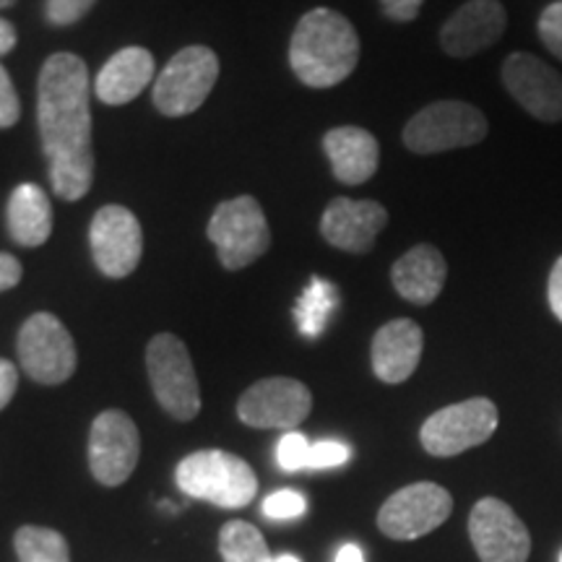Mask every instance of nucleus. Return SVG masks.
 <instances>
[{
  "mask_svg": "<svg viewBox=\"0 0 562 562\" xmlns=\"http://www.w3.org/2000/svg\"><path fill=\"white\" fill-rule=\"evenodd\" d=\"M19 562H70L68 542L63 533L42 526H21L13 537Z\"/></svg>",
  "mask_w": 562,
  "mask_h": 562,
  "instance_id": "obj_25",
  "label": "nucleus"
},
{
  "mask_svg": "<svg viewBox=\"0 0 562 562\" xmlns=\"http://www.w3.org/2000/svg\"><path fill=\"white\" fill-rule=\"evenodd\" d=\"M547 300H550V311L554 318L562 323V256L554 261L547 281Z\"/></svg>",
  "mask_w": 562,
  "mask_h": 562,
  "instance_id": "obj_33",
  "label": "nucleus"
},
{
  "mask_svg": "<svg viewBox=\"0 0 562 562\" xmlns=\"http://www.w3.org/2000/svg\"><path fill=\"white\" fill-rule=\"evenodd\" d=\"M497 406L490 398H469V402L451 404L446 409L427 417L419 430L422 448L438 459H451L469 448L487 442L497 430Z\"/></svg>",
  "mask_w": 562,
  "mask_h": 562,
  "instance_id": "obj_9",
  "label": "nucleus"
},
{
  "mask_svg": "<svg viewBox=\"0 0 562 562\" xmlns=\"http://www.w3.org/2000/svg\"><path fill=\"white\" fill-rule=\"evenodd\" d=\"M503 87L531 117L562 123V76L537 55H508L503 63Z\"/></svg>",
  "mask_w": 562,
  "mask_h": 562,
  "instance_id": "obj_15",
  "label": "nucleus"
},
{
  "mask_svg": "<svg viewBox=\"0 0 562 562\" xmlns=\"http://www.w3.org/2000/svg\"><path fill=\"white\" fill-rule=\"evenodd\" d=\"M336 307H339V290L334 281L313 277L294 305V323H297L300 334L307 339H318L326 331Z\"/></svg>",
  "mask_w": 562,
  "mask_h": 562,
  "instance_id": "obj_23",
  "label": "nucleus"
},
{
  "mask_svg": "<svg viewBox=\"0 0 562 562\" xmlns=\"http://www.w3.org/2000/svg\"><path fill=\"white\" fill-rule=\"evenodd\" d=\"M19 362L32 381L60 385L76 372L79 355L68 328L53 313H34L19 331Z\"/></svg>",
  "mask_w": 562,
  "mask_h": 562,
  "instance_id": "obj_8",
  "label": "nucleus"
},
{
  "mask_svg": "<svg viewBox=\"0 0 562 562\" xmlns=\"http://www.w3.org/2000/svg\"><path fill=\"white\" fill-rule=\"evenodd\" d=\"M273 562H300L294 554H279V558H273Z\"/></svg>",
  "mask_w": 562,
  "mask_h": 562,
  "instance_id": "obj_38",
  "label": "nucleus"
},
{
  "mask_svg": "<svg viewBox=\"0 0 562 562\" xmlns=\"http://www.w3.org/2000/svg\"><path fill=\"white\" fill-rule=\"evenodd\" d=\"M323 149L331 161L334 178L344 186H362L378 172L381 165V146L370 131L357 125H341L323 136Z\"/></svg>",
  "mask_w": 562,
  "mask_h": 562,
  "instance_id": "obj_19",
  "label": "nucleus"
},
{
  "mask_svg": "<svg viewBox=\"0 0 562 562\" xmlns=\"http://www.w3.org/2000/svg\"><path fill=\"white\" fill-rule=\"evenodd\" d=\"M422 3L425 0H381V9L396 24H409V21L419 16Z\"/></svg>",
  "mask_w": 562,
  "mask_h": 562,
  "instance_id": "obj_32",
  "label": "nucleus"
},
{
  "mask_svg": "<svg viewBox=\"0 0 562 562\" xmlns=\"http://www.w3.org/2000/svg\"><path fill=\"white\" fill-rule=\"evenodd\" d=\"M448 279V263L432 245H414L391 269L393 290L412 305H432Z\"/></svg>",
  "mask_w": 562,
  "mask_h": 562,
  "instance_id": "obj_20",
  "label": "nucleus"
},
{
  "mask_svg": "<svg viewBox=\"0 0 562 562\" xmlns=\"http://www.w3.org/2000/svg\"><path fill=\"white\" fill-rule=\"evenodd\" d=\"M469 537L482 562H526L531 537L508 503L484 497L469 516Z\"/></svg>",
  "mask_w": 562,
  "mask_h": 562,
  "instance_id": "obj_14",
  "label": "nucleus"
},
{
  "mask_svg": "<svg viewBox=\"0 0 562 562\" xmlns=\"http://www.w3.org/2000/svg\"><path fill=\"white\" fill-rule=\"evenodd\" d=\"M178 487L193 501H206L220 508H245L258 495V476L240 456L209 448L195 451L178 463Z\"/></svg>",
  "mask_w": 562,
  "mask_h": 562,
  "instance_id": "obj_3",
  "label": "nucleus"
},
{
  "mask_svg": "<svg viewBox=\"0 0 562 562\" xmlns=\"http://www.w3.org/2000/svg\"><path fill=\"white\" fill-rule=\"evenodd\" d=\"M97 0H47L45 16L55 26H70L91 11Z\"/></svg>",
  "mask_w": 562,
  "mask_h": 562,
  "instance_id": "obj_30",
  "label": "nucleus"
},
{
  "mask_svg": "<svg viewBox=\"0 0 562 562\" xmlns=\"http://www.w3.org/2000/svg\"><path fill=\"white\" fill-rule=\"evenodd\" d=\"M307 451H311V442L297 430L281 435L277 446V463L284 472H302L307 463Z\"/></svg>",
  "mask_w": 562,
  "mask_h": 562,
  "instance_id": "obj_27",
  "label": "nucleus"
},
{
  "mask_svg": "<svg viewBox=\"0 0 562 562\" xmlns=\"http://www.w3.org/2000/svg\"><path fill=\"white\" fill-rule=\"evenodd\" d=\"M263 513L271 521H292L307 513V497L297 490H277L263 501Z\"/></svg>",
  "mask_w": 562,
  "mask_h": 562,
  "instance_id": "obj_26",
  "label": "nucleus"
},
{
  "mask_svg": "<svg viewBox=\"0 0 562 562\" xmlns=\"http://www.w3.org/2000/svg\"><path fill=\"white\" fill-rule=\"evenodd\" d=\"M138 427L121 409H108L94 419L89 432V469L104 487H121L138 467Z\"/></svg>",
  "mask_w": 562,
  "mask_h": 562,
  "instance_id": "obj_12",
  "label": "nucleus"
},
{
  "mask_svg": "<svg viewBox=\"0 0 562 562\" xmlns=\"http://www.w3.org/2000/svg\"><path fill=\"white\" fill-rule=\"evenodd\" d=\"M334 562H364V554L357 544H344L339 552H336Z\"/></svg>",
  "mask_w": 562,
  "mask_h": 562,
  "instance_id": "obj_37",
  "label": "nucleus"
},
{
  "mask_svg": "<svg viewBox=\"0 0 562 562\" xmlns=\"http://www.w3.org/2000/svg\"><path fill=\"white\" fill-rule=\"evenodd\" d=\"M508 13L501 0H469L440 30V47L451 58H472L501 42Z\"/></svg>",
  "mask_w": 562,
  "mask_h": 562,
  "instance_id": "obj_17",
  "label": "nucleus"
},
{
  "mask_svg": "<svg viewBox=\"0 0 562 562\" xmlns=\"http://www.w3.org/2000/svg\"><path fill=\"white\" fill-rule=\"evenodd\" d=\"M19 389V370L9 360H0V412L11 404Z\"/></svg>",
  "mask_w": 562,
  "mask_h": 562,
  "instance_id": "obj_34",
  "label": "nucleus"
},
{
  "mask_svg": "<svg viewBox=\"0 0 562 562\" xmlns=\"http://www.w3.org/2000/svg\"><path fill=\"white\" fill-rule=\"evenodd\" d=\"M313 409V393L294 378H263L237 402V417L256 430H297Z\"/></svg>",
  "mask_w": 562,
  "mask_h": 562,
  "instance_id": "obj_11",
  "label": "nucleus"
},
{
  "mask_svg": "<svg viewBox=\"0 0 562 562\" xmlns=\"http://www.w3.org/2000/svg\"><path fill=\"white\" fill-rule=\"evenodd\" d=\"M220 263L227 271H243L271 248V229L266 214L252 195L224 201L211 214L206 227Z\"/></svg>",
  "mask_w": 562,
  "mask_h": 562,
  "instance_id": "obj_4",
  "label": "nucleus"
},
{
  "mask_svg": "<svg viewBox=\"0 0 562 562\" xmlns=\"http://www.w3.org/2000/svg\"><path fill=\"white\" fill-rule=\"evenodd\" d=\"M385 224H389V211L378 201L334 199L321 216V235L334 248L364 256L375 248Z\"/></svg>",
  "mask_w": 562,
  "mask_h": 562,
  "instance_id": "obj_16",
  "label": "nucleus"
},
{
  "mask_svg": "<svg viewBox=\"0 0 562 562\" xmlns=\"http://www.w3.org/2000/svg\"><path fill=\"white\" fill-rule=\"evenodd\" d=\"M19 42V34H16V26L11 24V21H5L0 16V55H9L13 47H16Z\"/></svg>",
  "mask_w": 562,
  "mask_h": 562,
  "instance_id": "obj_36",
  "label": "nucleus"
},
{
  "mask_svg": "<svg viewBox=\"0 0 562 562\" xmlns=\"http://www.w3.org/2000/svg\"><path fill=\"white\" fill-rule=\"evenodd\" d=\"M146 370L151 391L170 417L191 422L201 412V389L186 341L172 334H157L146 347Z\"/></svg>",
  "mask_w": 562,
  "mask_h": 562,
  "instance_id": "obj_6",
  "label": "nucleus"
},
{
  "mask_svg": "<svg viewBox=\"0 0 562 562\" xmlns=\"http://www.w3.org/2000/svg\"><path fill=\"white\" fill-rule=\"evenodd\" d=\"M451 492L435 482H417L393 492L378 513V529L396 542H414L451 518Z\"/></svg>",
  "mask_w": 562,
  "mask_h": 562,
  "instance_id": "obj_10",
  "label": "nucleus"
},
{
  "mask_svg": "<svg viewBox=\"0 0 562 562\" xmlns=\"http://www.w3.org/2000/svg\"><path fill=\"white\" fill-rule=\"evenodd\" d=\"M21 117V102L9 70L0 66V128H13Z\"/></svg>",
  "mask_w": 562,
  "mask_h": 562,
  "instance_id": "obj_31",
  "label": "nucleus"
},
{
  "mask_svg": "<svg viewBox=\"0 0 562 562\" xmlns=\"http://www.w3.org/2000/svg\"><path fill=\"white\" fill-rule=\"evenodd\" d=\"M360 63V34L334 9H313L297 21L290 42V66L311 89L347 81Z\"/></svg>",
  "mask_w": 562,
  "mask_h": 562,
  "instance_id": "obj_2",
  "label": "nucleus"
},
{
  "mask_svg": "<svg viewBox=\"0 0 562 562\" xmlns=\"http://www.w3.org/2000/svg\"><path fill=\"white\" fill-rule=\"evenodd\" d=\"M157 79L154 55L146 47H123L104 63L94 81V94L104 104H128Z\"/></svg>",
  "mask_w": 562,
  "mask_h": 562,
  "instance_id": "obj_21",
  "label": "nucleus"
},
{
  "mask_svg": "<svg viewBox=\"0 0 562 562\" xmlns=\"http://www.w3.org/2000/svg\"><path fill=\"white\" fill-rule=\"evenodd\" d=\"M490 125L482 110L461 100L427 104L406 123L404 146L414 154H442L482 144Z\"/></svg>",
  "mask_w": 562,
  "mask_h": 562,
  "instance_id": "obj_5",
  "label": "nucleus"
},
{
  "mask_svg": "<svg viewBox=\"0 0 562 562\" xmlns=\"http://www.w3.org/2000/svg\"><path fill=\"white\" fill-rule=\"evenodd\" d=\"M220 79V58L211 47L193 45L172 55L154 79L151 100L161 115L186 117L209 100Z\"/></svg>",
  "mask_w": 562,
  "mask_h": 562,
  "instance_id": "obj_7",
  "label": "nucleus"
},
{
  "mask_svg": "<svg viewBox=\"0 0 562 562\" xmlns=\"http://www.w3.org/2000/svg\"><path fill=\"white\" fill-rule=\"evenodd\" d=\"M220 552L224 562H273L263 533L248 521H229L222 526Z\"/></svg>",
  "mask_w": 562,
  "mask_h": 562,
  "instance_id": "obj_24",
  "label": "nucleus"
},
{
  "mask_svg": "<svg viewBox=\"0 0 562 562\" xmlns=\"http://www.w3.org/2000/svg\"><path fill=\"white\" fill-rule=\"evenodd\" d=\"M91 79L79 55L55 53L45 60L37 83V123L53 191L79 201L94 180L91 149Z\"/></svg>",
  "mask_w": 562,
  "mask_h": 562,
  "instance_id": "obj_1",
  "label": "nucleus"
},
{
  "mask_svg": "<svg viewBox=\"0 0 562 562\" xmlns=\"http://www.w3.org/2000/svg\"><path fill=\"white\" fill-rule=\"evenodd\" d=\"M422 347H425V334L417 323L409 318L385 323L372 339V372L391 385L409 381L422 360Z\"/></svg>",
  "mask_w": 562,
  "mask_h": 562,
  "instance_id": "obj_18",
  "label": "nucleus"
},
{
  "mask_svg": "<svg viewBox=\"0 0 562 562\" xmlns=\"http://www.w3.org/2000/svg\"><path fill=\"white\" fill-rule=\"evenodd\" d=\"M13 0H0V9H5V5H11Z\"/></svg>",
  "mask_w": 562,
  "mask_h": 562,
  "instance_id": "obj_39",
  "label": "nucleus"
},
{
  "mask_svg": "<svg viewBox=\"0 0 562 562\" xmlns=\"http://www.w3.org/2000/svg\"><path fill=\"white\" fill-rule=\"evenodd\" d=\"M351 459V448L341 440H321V442H311V451H307V463L305 469H336L344 467Z\"/></svg>",
  "mask_w": 562,
  "mask_h": 562,
  "instance_id": "obj_28",
  "label": "nucleus"
},
{
  "mask_svg": "<svg viewBox=\"0 0 562 562\" xmlns=\"http://www.w3.org/2000/svg\"><path fill=\"white\" fill-rule=\"evenodd\" d=\"M560 562H562V554H560Z\"/></svg>",
  "mask_w": 562,
  "mask_h": 562,
  "instance_id": "obj_40",
  "label": "nucleus"
},
{
  "mask_svg": "<svg viewBox=\"0 0 562 562\" xmlns=\"http://www.w3.org/2000/svg\"><path fill=\"white\" fill-rule=\"evenodd\" d=\"M539 40L544 42V47L550 50L554 58L562 60V0L558 3H550L539 16Z\"/></svg>",
  "mask_w": 562,
  "mask_h": 562,
  "instance_id": "obj_29",
  "label": "nucleus"
},
{
  "mask_svg": "<svg viewBox=\"0 0 562 562\" xmlns=\"http://www.w3.org/2000/svg\"><path fill=\"white\" fill-rule=\"evenodd\" d=\"M21 263L11 252H0V292H9L21 281Z\"/></svg>",
  "mask_w": 562,
  "mask_h": 562,
  "instance_id": "obj_35",
  "label": "nucleus"
},
{
  "mask_svg": "<svg viewBox=\"0 0 562 562\" xmlns=\"http://www.w3.org/2000/svg\"><path fill=\"white\" fill-rule=\"evenodd\" d=\"M91 258L97 269L110 279H125L136 271L144 256V232L131 209L102 206L89 227Z\"/></svg>",
  "mask_w": 562,
  "mask_h": 562,
  "instance_id": "obj_13",
  "label": "nucleus"
},
{
  "mask_svg": "<svg viewBox=\"0 0 562 562\" xmlns=\"http://www.w3.org/2000/svg\"><path fill=\"white\" fill-rule=\"evenodd\" d=\"M9 232L21 248H40L53 235V206L34 182H21L9 199Z\"/></svg>",
  "mask_w": 562,
  "mask_h": 562,
  "instance_id": "obj_22",
  "label": "nucleus"
}]
</instances>
